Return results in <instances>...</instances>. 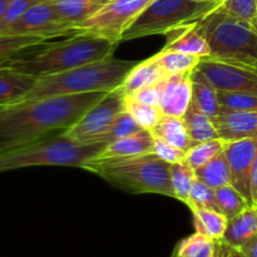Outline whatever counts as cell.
Here are the masks:
<instances>
[{"mask_svg": "<svg viewBox=\"0 0 257 257\" xmlns=\"http://www.w3.org/2000/svg\"><path fill=\"white\" fill-rule=\"evenodd\" d=\"M108 92L24 99L0 109V155L74 124Z\"/></svg>", "mask_w": 257, "mask_h": 257, "instance_id": "obj_1", "label": "cell"}, {"mask_svg": "<svg viewBox=\"0 0 257 257\" xmlns=\"http://www.w3.org/2000/svg\"><path fill=\"white\" fill-rule=\"evenodd\" d=\"M42 45L25 50L5 64L35 78L47 77L110 58L117 44L97 35L75 34L44 48Z\"/></svg>", "mask_w": 257, "mask_h": 257, "instance_id": "obj_2", "label": "cell"}, {"mask_svg": "<svg viewBox=\"0 0 257 257\" xmlns=\"http://www.w3.org/2000/svg\"><path fill=\"white\" fill-rule=\"evenodd\" d=\"M84 170L130 193H157L175 198L170 163L155 152L127 157L95 158Z\"/></svg>", "mask_w": 257, "mask_h": 257, "instance_id": "obj_3", "label": "cell"}, {"mask_svg": "<svg viewBox=\"0 0 257 257\" xmlns=\"http://www.w3.org/2000/svg\"><path fill=\"white\" fill-rule=\"evenodd\" d=\"M137 64L138 62L119 60L110 57L58 74L40 77L25 99L92 92H112L122 87L128 73Z\"/></svg>", "mask_w": 257, "mask_h": 257, "instance_id": "obj_4", "label": "cell"}, {"mask_svg": "<svg viewBox=\"0 0 257 257\" xmlns=\"http://www.w3.org/2000/svg\"><path fill=\"white\" fill-rule=\"evenodd\" d=\"M197 24L210 45L208 59L257 70V30L252 23L233 17L218 4Z\"/></svg>", "mask_w": 257, "mask_h": 257, "instance_id": "obj_5", "label": "cell"}, {"mask_svg": "<svg viewBox=\"0 0 257 257\" xmlns=\"http://www.w3.org/2000/svg\"><path fill=\"white\" fill-rule=\"evenodd\" d=\"M107 146L104 142H77L62 132L55 137L43 138L24 147L2 153L0 173L40 166H63L84 170L88 163L102 155Z\"/></svg>", "mask_w": 257, "mask_h": 257, "instance_id": "obj_6", "label": "cell"}, {"mask_svg": "<svg viewBox=\"0 0 257 257\" xmlns=\"http://www.w3.org/2000/svg\"><path fill=\"white\" fill-rule=\"evenodd\" d=\"M220 3L195 0H153L136 22L123 33L122 40L166 34L175 28L197 23Z\"/></svg>", "mask_w": 257, "mask_h": 257, "instance_id": "obj_7", "label": "cell"}, {"mask_svg": "<svg viewBox=\"0 0 257 257\" xmlns=\"http://www.w3.org/2000/svg\"><path fill=\"white\" fill-rule=\"evenodd\" d=\"M153 0H108L95 14L75 30V34H92L118 44L122 35Z\"/></svg>", "mask_w": 257, "mask_h": 257, "instance_id": "obj_8", "label": "cell"}, {"mask_svg": "<svg viewBox=\"0 0 257 257\" xmlns=\"http://www.w3.org/2000/svg\"><path fill=\"white\" fill-rule=\"evenodd\" d=\"M124 99L125 94L120 87L108 92L63 135L80 143L95 142L99 136L109 130L117 115L124 110Z\"/></svg>", "mask_w": 257, "mask_h": 257, "instance_id": "obj_9", "label": "cell"}, {"mask_svg": "<svg viewBox=\"0 0 257 257\" xmlns=\"http://www.w3.org/2000/svg\"><path fill=\"white\" fill-rule=\"evenodd\" d=\"M3 34L39 35L50 39L58 37H72L75 35V30L60 19L50 0H43L33 5Z\"/></svg>", "mask_w": 257, "mask_h": 257, "instance_id": "obj_10", "label": "cell"}, {"mask_svg": "<svg viewBox=\"0 0 257 257\" xmlns=\"http://www.w3.org/2000/svg\"><path fill=\"white\" fill-rule=\"evenodd\" d=\"M197 69L218 90L257 94V70L208 58L200 60Z\"/></svg>", "mask_w": 257, "mask_h": 257, "instance_id": "obj_11", "label": "cell"}, {"mask_svg": "<svg viewBox=\"0 0 257 257\" xmlns=\"http://www.w3.org/2000/svg\"><path fill=\"white\" fill-rule=\"evenodd\" d=\"M231 173V185L253 205L251 191V175L257 155V140H242L225 142L223 147Z\"/></svg>", "mask_w": 257, "mask_h": 257, "instance_id": "obj_12", "label": "cell"}, {"mask_svg": "<svg viewBox=\"0 0 257 257\" xmlns=\"http://www.w3.org/2000/svg\"><path fill=\"white\" fill-rule=\"evenodd\" d=\"M213 123L223 142L257 140V112L253 110H231L221 107Z\"/></svg>", "mask_w": 257, "mask_h": 257, "instance_id": "obj_13", "label": "cell"}, {"mask_svg": "<svg viewBox=\"0 0 257 257\" xmlns=\"http://www.w3.org/2000/svg\"><path fill=\"white\" fill-rule=\"evenodd\" d=\"M192 100V70L167 75L161 110L165 115L182 118Z\"/></svg>", "mask_w": 257, "mask_h": 257, "instance_id": "obj_14", "label": "cell"}, {"mask_svg": "<svg viewBox=\"0 0 257 257\" xmlns=\"http://www.w3.org/2000/svg\"><path fill=\"white\" fill-rule=\"evenodd\" d=\"M166 35L168 39L162 52H180L201 59L210 57V45L197 23L175 28L166 33Z\"/></svg>", "mask_w": 257, "mask_h": 257, "instance_id": "obj_15", "label": "cell"}, {"mask_svg": "<svg viewBox=\"0 0 257 257\" xmlns=\"http://www.w3.org/2000/svg\"><path fill=\"white\" fill-rule=\"evenodd\" d=\"M37 80L38 78L10 65H0V109L24 100L37 84Z\"/></svg>", "mask_w": 257, "mask_h": 257, "instance_id": "obj_16", "label": "cell"}, {"mask_svg": "<svg viewBox=\"0 0 257 257\" xmlns=\"http://www.w3.org/2000/svg\"><path fill=\"white\" fill-rule=\"evenodd\" d=\"M153 150H155V136L152 131L142 128L133 135L109 143L99 157H127V156L145 155V153L153 152Z\"/></svg>", "mask_w": 257, "mask_h": 257, "instance_id": "obj_17", "label": "cell"}, {"mask_svg": "<svg viewBox=\"0 0 257 257\" xmlns=\"http://www.w3.org/2000/svg\"><path fill=\"white\" fill-rule=\"evenodd\" d=\"M257 233V206L247 208L230 218L222 241L233 248H240Z\"/></svg>", "mask_w": 257, "mask_h": 257, "instance_id": "obj_18", "label": "cell"}, {"mask_svg": "<svg viewBox=\"0 0 257 257\" xmlns=\"http://www.w3.org/2000/svg\"><path fill=\"white\" fill-rule=\"evenodd\" d=\"M60 19L77 30L82 23L98 12L108 0H50Z\"/></svg>", "mask_w": 257, "mask_h": 257, "instance_id": "obj_19", "label": "cell"}, {"mask_svg": "<svg viewBox=\"0 0 257 257\" xmlns=\"http://www.w3.org/2000/svg\"><path fill=\"white\" fill-rule=\"evenodd\" d=\"M192 103L212 120L220 112L217 88L197 68L192 70Z\"/></svg>", "mask_w": 257, "mask_h": 257, "instance_id": "obj_20", "label": "cell"}, {"mask_svg": "<svg viewBox=\"0 0 257 257\" xmlns=\"http://www.w3.org/2000/svg\"><path fill=\"white\" fill-rule=\"evenodd\" d=\"M166 77L167 75L161 69L158 63L156 62L155 57H151L146 59L145 62H138V64L128 73L127 78H125L120 88L125 95H132L137 90L155 84Z\"/></svg>", "mask_w": 257, "mask_h": 257, "instance_id": "obj_21", "label": "cell"}, {"mask_svg": "<svg viewBox=\"0 0 257 257\" xmlns=\"http://www.w3.org/2000/svg\"><path fill=\"white\" fill-rule=\"evenodd\" d=\"M151 131L156 138H161L185 152H187L192 146L183 118L163 114Z\"/></svg>", "mask_w": 257, "mask_h": 257, "instance_id": "obj_22", "label": "cell"}, {"mask_svg": "<svg viewBox=\"0 0 257 257\" xmlns=\"http://www.w3.org/2000/svg\"><path fill=\"white\" fill-rule=\"evenodd\" d=\"M182 118L185 120L186 128H187L191 145L192 146L201 142H206V141L220 138L213 120L208 115H206L205 113L201 112L193 104L192 100H191L187 112L185 113V115Z\"/></svg>", "mask_w": 257, "mask_h": 257, "instance_id": "obj_23", "label": "cell"}, {"mask_svg": "<svg viewBox=\"0 0 257 257\" xmlns=\"http://www.w3.org/2000/svg\"><path fill=\"white\" fill-rule=\"evenodd\" d=\"M196 178L213 190L231 185V173L225 152H221L202 167L195 170Z\"/></svg>", "mask_w": 257, "mask_h": 257, "instance_id": "obj_24", "label": "cell"}, {"mask_svg": "<svg viewBox=\"0 0 257 257\" xmlns=\"http://www.w3.org/2000/svg\"><path fill=\"white\" fill-rule=\"evenodd\" d=\"M48 40V38L39 35L0 34V65L10 62L25 50L45 44Z\"/></svg>", "mask_w": 257, "mask_h": 257, "instance_id": "obj_25", "label": "cell"}, {"mask_svg": "<svg viewBox=\"0 0 257 257\" xmlns=\"http://www.w3.org/2000/svg\"><path fill=\"white\" fill-rule=\"evenodd\" d=\"M192 213L196 232L213 240H222L228 222V218L223 213L215 210H195Z\"/></svg>", "mask_w": 257, "mask_h": 257, "instance_id": "obj_26", "label": "cell"}, {"mask_svg": "<svg viewBox=\"0 0 257 257\" xmlns=\"http://www.w3.org/2000/svg\"><path fill=\"white\" fill-rule=\"evenodd\" d=\"M220 240H213L202 233L195 232L178 242L176 252L181 257H216Z\"/></svg>", "mask_w": 257, "mask_h": 257, "instance_id": "obj_27", "label": "cell"}, {"mask_svg": "<svg viewBox=\"0 0 257 257\" xmlns=\"http://www.w3.org/2000/svg\"><path fill=\"white\" fill-rule=\"evenodd\" d=\"M166 75L191 72L197 68L201 58L180 52H162L153 55Z\"/></svg>", "mask_w": 257, "mask_h": 257, "instance_id": "obj_28", "label": "cell"}, {"mask_svg": "<svg viewBox=\"0 0 257 257\" xmlns=\"http://www.w3.org/2000/svg\"><path fill=\"white\" fill-rule=\"evenodd\" d=\"M170 172L173 191H175V198L187 205L191 190L196 181L195 170L185 160L182 162L170 165Z\"/></svg>", "mask_w": 257, "mask_h": 257, "instance_id": "obj_29", "label": "cell"}, {"mask_svg": "<svg viewBox=\"0 0 257 257\" xmlns=\"http://www.w3.org/2000/svg\"><path fill=\"white\" fill-rule=\"evenodd\" d=\"M216 200L220 212L223 213L228 220L242 212L248 206H252L232 185H226L217 188Z\"/></svg>", "mask_w": 257, "mask_h": 257, "instance_id": "obj_30", "label": "cell"}, {"mask_svg": "<svg viewBox=\"0 0 257 257\" xmlns=\"http://www.w3.org/2000/svg\"><path fill=\"white\" fill-rule=\"evenodd\" d=\"M124 109L145 130H152L163 115L160 107L145 104V103L133 98L132 95H125Z\"/></svg>", "mask_w": 257, "mask_h": 257, "instance_id": "obj_31", "label": "cell"}, {"mask_svg": "<svg viewBox=\"0 0 257 257\" xmlns=\"http://www.w3.org/2000/svg\"><path fill=\"white\" fill-rule=\"evenodd\" d=\"M223 147H225V142L220 138L197 143V145L191 146L190 150L187 151L186 161L193 170H197L213 160L216 156L220 155L223 151Z\"/></svg>", "mask_w": 257, "mask_h": 257, "instance_id": "obj_32", "label": "cell"}, {"mask_svg": "<svg viewBox=\"0 0 257 257\" xmlns=\"http://www.w3.org/2000/svg\"><path fill=\"white\" fill-rule=\"evenodd\" d=\"M140 130H142V127L124 109L117 115V118L114 119L113 124L110 125L109 130L104 135L99 136L95 142H104L107 145H109V143L114 142V141L120 140L123 137H127L130 135H133V133L138 132Z\"/></svg>", "mask_w": 257, "mask_h": 257, "instance_id": "obj_33", "label": "cell"}, {"mask_svg": "<svg viewBox=\"0 0 257 257\" xmlns=\"http://www.w3.org/2000/svg\"><path fill=\"white\" fill-rule=\"evenodd\" d=\"M187 206L191 211L195 210H215L220 211L216 200V190L196 178L191 190Z\"/></svg>", "mask_w": 257, "mask_h": 257, "instance_id": "obj_34", "label": "cell"}, {"mask_svg": "<svg viewBox=\"0 0 257 257\" xmlns=\"http://www.w3.org/2000/svg\"><path fill=\"white\" fill-rule=\"evenodd\" d=\"M218 102H220L221 107H225L231 110L257 112V94L218 90Z\"/></svg>", "mask_w": 257, "mask_h": 257, "instance_id": "obj_35", "label": "cell"}, {"mask_svg": "<svg viewBox=\"0 0 257 257\" xmlns=\"http://www.w3.org/2000/svg\"><path fill=\"white\" fill-rule=\"evenodd\" d=\"M220 5L233 17L252 23L257 18V0H220Z\"/></svg>", "mask_w": 257, "mask_h": 257, "instance_id": "obj_36", "label": "cell"}, {"mask_svg": "<svg viewBox=\"0 0 257 257\" xmlns=\"http://www.w3.org/2000/svg\"><path fill=\"white\" fill-rule=\"evenodd\" d=\"M39 2H43V0H12L0 20V34L7 32L33 5L38 4Z\"/></svg>", "mask_w": 257, "mask_h": 257, "instance_id": "obj_37", "label": "cell"}, {"mask_svg": "<svg viewBox=\"0 0 257 257\" xmlns=\"http://www.w3.org/2000/svg\"><path fill=\"white\" fill-rule=\"evenodd\" d=\"M165 80L166 78H163V79L155 83V84L137 90L136 93H133L132 97L140 100V102L145 103V104L161 108V100H162L163 90H165Z\"/></svg>", "mask_w": 257, "mask_h": 257, "instance_id": "obj_38", "label": "cell"}, {"mask_svg": "<svg viewBox=\"0 0 257 257\" xmlns=\"http://www.w3.org/2000/svg\"><path fill=\"white\" fill-rule=\"evenodd\" d=\"M153 152L158 156L160 158H162L165 162L170 163H177L182 162L186 160V153L185 151L180 150V148L175 147V146L170 145L166 141L161 140V138L155 137V150Z\"/></svg>", "mask_w": 257, "mask_h": 257, "instance_id": "obj_39", "label": "cell"}, {"mask_svg": "<svg viewBox=\"0 0 257 257\" xmlns=\"http://www.w3.org/2000/svg\"><path fill=\"white\" fill-rule=\"evenodd\" d=\"M238 250L246 257H257V233L252 236L247 242L243 243Z\"/></svg>", "mask_w": 257, "mask_h": 257, "instance_id": "obj_40", "label": "cell"}, {"mask_svg": "<svg viewBox=\"0 0 257 257\" xmlns=\"http://www.w3.org/2000/svg\"><path fill=\"white\" fill-rule=\"evenodd\" d=\"M221 257H246L238 248H233L221 240Z\"/></svg>", "mask_w": 257, "mask_h": 257, "instance_id": "obj_41", "label": "cell"}, {"mask_svg": "<svg viewBox=\"0 0 257 257\" xmlns=\"http://www.w3.org/2000/svg\"><path fill=\"white\" fill-rule=\"evenodd\" d=\"M251 191H252V198H253V205H255V200L257 197V155L253 161L252 166V175H251Z\"/></svg>", "mask_w": 257, "mask_h": 257, "instance_id": "obj_42", "label": "cell"}, {"mask_svg": "<svg viewBox=\"0 0 257 257\" xmlns=\"http://www.w3.org/2000/svg\"><path fill=\"white\" fill-rule=\"evenodd\" d=\"M10 2H12V0H0V20H2L3 15H4L5 10H7Z\"/></svg>", "mask_w": 257, "mask_h": 257, "instance_id": "obj_43", "label": "cell"}, {"mask_svg": "<svg viewBox=\"0 0 257 257\" xmlns=\"http://www.w3.org/2000/svg\"><path fill=\"white\" fill-rule=\"evenodd\" d=\"M195 2H201V3H220V0H195Z\"/></svg>", "mask_w": 257, "mask_h": 257, "instance_id": "obj_44", "label": "cell"}, {"mask_svg": "<svg viewBox=\"0 0 257 257\" xmlns=\"http://www.w3.org/2000/svg\"><path fill=\"white\" fill-rule=\"evenodd\" d=\"M216 257H221V240H220V242H218V251H217V255H216Z\"/></svg>", "mask_w": 257, "mask_h": 257, "instance_id": "obj_45", "label": "cell"}, {"mask_svg": "<svg viewBox=\"0 0 257 257\" xmlns=\"http://www.w3.org/2000/svg\"><path fill=\"white\" fill-rule=\"evenodd\" d=\"M171 257H181V256H180V255H178V253H177V252H176V251H173L172 256H171Z\"/></svg>", "mask_w": 257, "mask_h": 257, "instance_id": "obj_46", "label": "cell"}, {"mask_svg": "<svg viewBox=\"0 0 257 257\" xmlns=\"http://www.w3.org/2000/svg\"><path fill=\"white\" fill-rule=\"evenodd\" d=\"M253 27H255L256 30H257V18L255 19V22H253Z\"/></svg>", "mask_w": 257, "mask_h": 257, "instance_id": "obj_47", "label": "cell"}, {"mask_svg": "<svg viewBox=\"0 0 257 257\" xmlns=\"http://www.w3.org/2000/svg\"><path fill=\"white\" fill-rule=\"evenodd\" d=\"M255 205L257 206V197H256V200H255Z\"/></svg>", "mask_w": 257, "mask_h": 257, "instance_id": "obj_48", "label": "cell"}]
</instances>
